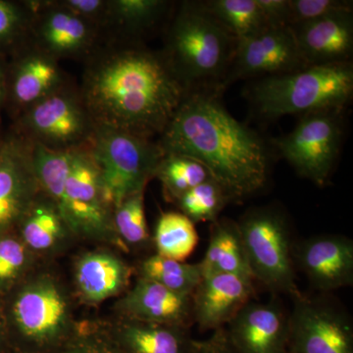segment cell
Masks as SVG:
<instances>
[{
  "mask_svg": "<svg viewBox=\"0 0 353 353\" xmlns=\"http://www.w3.org/2000/svg\"><path fill=\"white\" fill-rule=\"evenodd\" d=\"M343 138V109H330L301 116L296 128L273 139V145L299 176L323 187L340 155Z\"/></svg>",
  "mask_w": 353,
  "mask_h": 353,
  "instance_id": "9",
  "label": "cell"
},
{
  "mask_svg": "<svg viewBox=\"0 0 353 353\" xmlns=\"http://www.w3.org/2000/svg\"><path fill=\"white\" fill-rule=\"evenodd\" d=\"M9 339L8 324H7L3 299L0 297V353L12 352Z\"/></svg>",
  "mask_w": 353,
  "mask_h": 353,
  "instance_id": "39",
  "label": "cell"
},
{
  "mask_svg": "<svg viewBox=\"0 0 353 353\" xmlns=\"http://www.w3.org/2000/svg\"><path fill=\"white\" fill-rule=\"evenodd\" d=\"M61 72L52 57L30 53L6 70V102L15 110L24 112L58 88H61Z\"/></svg>",
  "mask_w": 353,
  "mask_h": 353,
  "instance_id": "19",
  "label": "cell"
},
{
  "mask_svg": "<svg viewBox=\"0 0 353 353\" xmlns=\"http://www.w3.org/2000/svg\"><path fill=\"white\" fill-rule=\"evenodd\" d=\"M145 192L128 196L113 210V224L122 243L130 248H145L150 241L145 210Z\"/></svg>",
  "mask_w": 353,
  "mask_h": 353,
  "instance_id": "30",
  "label": "cell"
},
{
  "mask_svg": "<svg viewBox=\"0 0 353 353\" xmlns=\"http://www.w3.org/2000/svg\"><path fill=\"white\" fill-rule=\"evenodd\" d=\"M254 296L252 278L234 274H202L192 294L194 324L201 332L225 328Z\"/></svg>",
  "mask_w": 353,
  "mask_h": 353,
  "instance_id": "16",
  "label": "cell"
},
{
  "mask_svg": "<svg viewBox=\"0 0 353 353\" xmlns=\"http://www.w3.org/2000/svg\"><path fill=\"white\" fill-rule=\"evenodd\" d=\"M39 189L31 143L20 134H9L0 150V233L17 227Z\"/></svg>",
  "mask_w": 353,
  "mask_h": 353,
  "instance_id": "13",
  "label": "cell"
},
{
  "mask_svg": "<svg viewBox=\"0 0 353 353\" xmlns=\"http://www.w3.org/2000/svg\"><path fill=\"white\" fill-rule=\"evenodd\" d=\"M352 11L353 2L347 0H290L289 27Z\"/></svg>",
  "mask_w": 353,
  "mask_h": 353,
  "instance_id": "34",
  "label": "cell"
},
{
  "mask_svg": "<svg viewBox=\"0 0 353 353\" xmlns=\"http://www.w3.org/2000/svg\"><path fill=\"white\" fill-rule=\"evenodd\" d=\"M10 233H0V297L24 280L32 261L31 250Z\"/></svg>",
  "mask_w": 353,
  "mask_h": 353,
  "instance_id": "32",
  "label": "cell"
},
{
  "mask_svg": "<svg viewBox=\"0 0 353 353\" xmlns=\"http://www.w3.org/2000/svg\"><path fill=\"white\" fill-rule=\"evenodd\" d=\"M289 353H290V352H289Z\"/></svg>",
  "mask_w": 353,
  "mask_h": 353,
  "instance_id": "43",
  "label": "cell"
},
{
  "mask_svg": "<svg viewBox=\"0 0 353 353\" xmlns=\"http://www.w3.org/2000/svg\"><path fill=\"white\" fill-rule=\"evenodd\" d=\"M290 28L308 66L352 62L353 11Z\"/></svg>",
  "mask_w": 353,
  "mask_h": 353,
  "instance_id": "18",
  "label": "cell"
},
{
  "mask_svg": "<svg viewBox=\"0 0 353 353\" xmlns=\"http://www.w3.org/2000/svg\"><path fill=\"white\" fill-rule=\"evenodd\" d=\"M60 6L64 7L70 12L76 14L94 23L97 20H108L109 1L103 0H66L58 2Z\"/></svg>",
  "mask_w": 353,
  "mask_h": 353,
  "instance_id": "36",
  "label": "cell"
},
{
  "mask_svg": "<svg viewBox=\"0 0 353 353\" xmlns=\"http://www.w3.org/2000/svg\"><path fill=\"white\" fill-rule=\"evenodd\" d=\"M294 262L313 289L330 292L353 285V241L341 234L311 236L294 245Z\"/></svg>",
  "mask_w": 353,
  "mask_h": 353,
  "instance_id": "15",
  "label": "cell"
},
{
  "mask_svg": "<svg viewBox=\"0 0 353 353\" xmlns=\"http://www.w3.org/2000/svg\"><path fill=\"white\" fill-rule=\"evenodd\" d=\"M30 143L39 189L57 206L70 233L128 252L114 228L113 208L88 143L70 150Z\"/></svg>",
  "mask_w": 353,
  "mask_h": 353,
  "instance_id": "3",
  "label": "cell"
},
{
  "mask_svg": "<svg viewBox=\"0 0 353 353\" xmlns=\"http://www.w3.org/2000/svg\"><path fill=\"white\" fill-rule=\"evenodd\" d=\"M10 353H22V352H10Z\"/></svg>",
  "mask_w": 353,
  "mask_h": 353,
  "instance_id": "42",
  "label": "cell"
},
{
  "mask_svg": "<svg viewBox=\"0 0 353 353\" xmlns=\"http://www.w3.org/2000/svg\"><path fill=\"white\" fill-rule=\"evenodd\" d=\"M88 145L113 210L128 196L145 190L164 155L150 139L106 127L94 128Z\"/></svg>",
  "mask_w": 353,
  "mask_h": 353,
  "instance_id": "8",
  "label": "cell"
},
{
  "mask_svg": "<svg viewBox=\"0 0 353 353\" xmlns=\"http://www.w3.org/2000/svg\"><path fill=\"white\" fill-rule=\"evenodd\" d=\"M201 3L236 41L268 27L256 0H210Z\"/></svg>",
  "mask_w": 353,
  "mask_h": 353,
  "instance_id": "26",
  "label": "cell"
},
{
  "mask_svg": "<svg viewBox=\"0 0 353 353\" xmlns=\"http://www.w3.org/2000/svg\"><path fill=\"white\" fill-rule=\"evenodd\" d=\"M169 2L162 0L109 1L108 19L132 34L145 32L164 15Z\"/></svg>",
  "mask_w": 353,
  "mask_h": 353,
  "instance_id": "31",
  "label": "cell"
},
{
  "mask_svg": "<svg viewBox=\"0 0 353 353\" xmlns=\"http://www.w3.org/2000/svg\"><path fill=\"white\" fill-rule=\"evenodd\" d=\"M3 299L13 352L59 353L73 334L68 296L57 279L23 280Z\"/></svg>",
  "mask_w": 353,
  "mask_h": 353,
  "instance_id": "6",
  "label": "cell"
},
{
  "mask_svg": "<svg viewBox=\"0 0 353 353\" xmlns=\"http://www.w3.org/2000/svg\"><path fill=\"white\" fill-rule=\"evenodd\" d=\"M188 94L164 53L125 48L90 64L82 101L95 127L150 139L161 136Z\"/></svg>",
  "mask_w": 353,
  "mask_h": 353,
  "instance_id": "1",
  "label": "cell"
},
{
  "mask_svg": "<svg viewBox=\"0 0 353 353\" xmlns=\"http://www.w3.org/2000/svg\"><path fill=\"white\" fill-rule=\"evenodd\" d=\"M164 154L203 165L233 201L263 189L270 155L263 139L228 112L214 90L189 92L160 136Z\"/></svg>",
  "mask_w": 353,
  "mask_h": 353,
  "instance_id": "2",
  "label": "cell"
},
{
  "mask_svg": "<svg viewBox=\"0 0 353 353\" xmlns=\"http://www.w3.org/2000/svg\"><path fill=\"white\" fill-rule=\"evenodd\" d=\"M267 25L289 27L290 0H256Z\"/></svg>",
  "mask_w": 353,
  "mask_h": 353,
  "instance_id": "37",
  "label": "cell"
},
{
  "mask_svg": "<svg viewBox=\"0 0 353 353\" xmlns=\"http://www.w3.org/2000/svg\"><path fill=\"white\" fill-rule=\"evenodd\" d=\"M236 39L199 2H183L167 36L165 57L188 92L222 90Z\"/></svg>",
  "mask_w": 353,
  "mask_h": 353,
  "instance_id": "4",
  "label": "cell"
},
{
  "mask_svg": "<svg viewBox=\"0 0 353 353\" xmlns=\"http://www.w3.org/2000/svg\"><path fill=\"white\" fill-rule=\"evenodd\" d=\"M199 265L202 274H234L254 280L236 221L222 218L211 223L208 250Z\"/></svg>",
  "mask_w": 353,
  "mask_h": 353,
  "instance_id": "23",
  "label": "cell"
},
{
  "mask_svg": "<svg viewBox=\"0 0 353 353\" xmlns=\"http://www.w3.org/2000/svg\"><path fill=\"white\" fill-rule=\"evenodd\" d=\"M157 254L185 262L196 250L199 236L194 223L181 212L160 216L153 238Z\"/></svg>",
  "mask_w": 353,
  "mask_h": 353,
  "instance_id": "25",
  "label": "cell"
},
{
  "mask_svg": "<svg viewBox=\"0 0 353 353\" xmlns=\"http://www.w3.org/2000/svg\"><path fill=\"white\" fill-rule=\"evenodd\" d=\"M166 194L174 201L201 183L212 179L208 169L196 160L179 154H164L155 175Z\"/></svg>",
  "mask_w": 353,
  "mask_h": 353,
  "instance_id": "28",
  "label": "cell"
},
{
  "mask_svg": "<svg viewBox=\"0 0 353 353\" xmlns=\"http://www.w3.org/2000/svg\"><path fill=\"white\" fill-rule=\"evenodd\" d=\"M19 125L18 134L52 150L87 145L95 128L82 97L61 88L25 110Z\"/></svg>",
  "mask_w": 353,
  "mask_h": 353,
  "instance_id": "10",
  "label": "cell"
},
{
  "mask_svg": "<svg viewBox=\"0 0 353 353\" xmlns=\"http://www.w3.org/2000/svg\"><path fill=\"white\" fill-rule=\"evenodd\" d=\"M37 36L46 54L72 57L92 46L94 32L92 23L57 4L39 18Z\"/></svg>",
  "mask_w": 353,
  "mask_h": 353,
  "instance_id": "22",
  "label": "cell"
},
{
  "mask_svg": "<svg viewBox=\"0 0 353 353\" xmlns=\"http://www.w3.org/2000/svg\"><path fill=\"white\" fill-rule=\"evenodd\" d=\"M109 336L124 353H192L190 328L134 321L121 317L106 325Z\"/></svg>",
  "mask_w": 353,
  "mask_h": 353,
  "instance_id": "21",
  "label": "cell"
},
{
  "mask_svg": "<svg viewBox=\"0 0 353 353\" xmlns=\"http://www.w3.org/2000/svg\"><path fill=\"white\" fill-rule=\"evenodd\" d=\"M27 22V14L22 7L0 0V57L18 43Z\"/></svg>",
  "mask_w": 353,
  "mask_h": 353,
  "instance_id": "35",
  "label": "cell"
},
{
  "mask_svg": "<svg viewBox=\"0 0 353 353\" xmlns=\"http://www.w3.org/2000/svg\"><path fill=\"white\" fill-rule=\"evenodd\" d=\"M290 27H268L236 41L222 90L239 79L265 78L307 67Z\"/></svg>",
  "mask_w": 353,
  "mask_h": 353,
  "instance_id": "12",
  "label": "cell"
},
{
  "mask_svg": "<svg viewBox=\"0 0 353 353\" xmlns=\"http://www.w3.org/2000/svg\"><path fill=\"white\" fill-rule=\"evenodd\" d=\"M3 139L4 138H1V136H0V150H1L2 143H3Z\"/></svg>",
  "mask_w": 353,
  "mask_h": 353,
  "instance_id": "41",
  "label": "cell"
},
{
  "mask_svg": "<svg viewBox=\"0 0 353 353\" xmlns=\"http://www.w3.org/2000/svg\"><path fill=\"white\" fill-rule=\"evenodd\" d=\"M352 94V62L310 65L299 71L265 77L246 90L255 112L268 120L345 109Z\"/></svg>",
  "mask_w": 353,
  "mask_h": 353,
  "instance_id": "5",
  "label": "cell"
},
{
  "mask_svg": "<svg viewBox=\"0 0 353 353\" xmlns=\"http://www.w3.org/2000/svg\"><path fill=\"white\" fill-rule=\"evenodd\" d=\"M224 329L236 353H289V314L278 299L250 301Z\"/></svg>",
  "mask_w": 353,
  "mask_h": 353,
  "instance_id": "14",
  "label": "cell"
},
{
  "mask_svg": "<svg viewBox=\"0 0 353 353\" xmlns=\"http://www.w3.org/2000/svg\"><path fill=\"white\" fill-rule=\"evenodd\" d=\"M59 353H124L109 336L105 324L83 322L75 325Z\"/></svg>",
  "mask_w": 353,
  "mask_h": 353,
  "instance_id": "33",
  "label": "cell"
},
{
  "mask_svg": "<svg viewBox=\"0 0 353 353\" xmlns=\"http://www.w3.org/2000/svg\"><path fill=\"white\" fill-rule=\"evenodd\" d=\"M192 353H236L228 340L225 329L212 332L205 340H194Z\"/></svg>",
  "mask_w": 353,
  "mask_h": 353,
  "instance_id": "38",
  "label": "cell"
},
{
  "mask_svg": "<svg viewBox=\"0 0 353 353\" xmlns=\"http://www.w3.org/2000/svg\"><path fill=\"white\" fill-rule=\"evenodd\" d=\"M289 314L290 353H353V325L340 304L301 292Z\"/></svg>",
  "mask_w": 353,
  "mask_h": 353,
  "instance_id": "11",
  "label": "cell"
},
{
  "mask_svg": "<svg viewBox=\"0 0 353 353\" xmlns=\"http://www.w3.org/2000/svg\"><path fill=\"white\" fill-rule=\"evenodd\" d=\"M236 223L254 280L275 294L299 296L294 245L285 213L275 206H261L246 211Z\"/></svg>",
  "mask_w": 353,
  "mask_h": 353,
  "instance_id": "7",
  "label": "cell"
},
{
  "mask_svg": "<svg viewBox=\"0 0 353 353\" xmlns=\"http://www.w3.org/2000/svg\"><path fill=\"white\" fill-rule=\"evenodd\" d=\"M122 318L154 324L190 328L192 296L178 294L152 280L139 278L116 304Z\"/></svg>",
  "mask_w": 353,
  "mask_h": 353,
  "instance_id": "17",
  "label": "cell"
},
{
  "mask_svg": "<svg viewBox=\"0 0 353 353\" xmlns=\"http://www.w3.org/2000/svg\"><path fill=\"white\" fill-rule=\"evenodd\" d=\"M132 273L131 267L112 252H87L75 265L77 290L85 303L99 304L125 292Z\"/></svg>",
  "mask_w": 353,
  "mask_h": 353,
  "instance_id": "20",
  "label": "cell"
},
{
  "mask_svg": "<svg viewBox=\"0 0 353 353\" xmlns=\"http://www.w3.org/2000/svg\"><path fill=\"white\" fill-rule=\"evenodd\" d=\"M139 274V278L152 280L178 294L192 296L201 281L202 271L199 263L190 264L154 254L141 262Z\"/></svg>",
  "mask_w": 353,
  "mask_h": 353,
  "instance_id": "27",
  "label": "cell"
},
{
  "mask_svg": "<svg viewBox=\"0 0 353 353\" xmlns=\"http://www.w3.org/2000/svg\"><path fill=\"white\" fill-rule=\"evenodd\" d=\"M181 213L192 223L214 222L228 203L233 202L214 179L201 183L176 201Z\"/></svg>",
  "mask_w": 353,
  "mask_h": 353,
  "instance_id": "29",
  "label": "cell"
},
{
  "mask_svg": "<svg viewBox=\"0 0 353 353\" xmlns=\"http://www.w3.org/2000/svg\"><path fill=\"white\" fill-rule=\"evenodd\" d=\"M17 227L21 241L31 252H50L70 233L57 206L48 196L36 197Z\"/></svg>",
  "mask_w": 353,
  "mask_h": 353,
  "instance_id": "24",
  "label": "cell"
},
{
  "mask_svg": "<svg viewBox=\"0 0 353 353\" xmlns=\"http://www.w3.org/2000/svg\"><path fill=\"white\" fill-rule=\"evenodd\" d=\"M6 102V67L0 58V110Z\"/></svg>",
  "mask_w": 353,
  "mask_h": 353,
  "instance_id": "40",
  "label": "cell"
}]
</instances>
